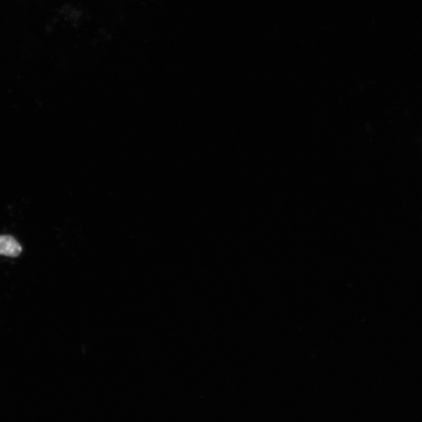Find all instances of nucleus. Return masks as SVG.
Segmentation results:
<instances>
[{
	"instance_id": "nucleus-1",
	"label": "nucleus",
	"mask_w": 422,
	"mask_h": 422,
	"mask_svg": "<svg viewBox=\"0 0 422 422\" xmlns=\"http://www.w3.org/2000/svg\"><path fill=\"white\" fill-rule=\"evenodd\" d=\"M21 252V246L12 236L0 235V255L16 257Z\"/></svg>"
}]
</instances>
